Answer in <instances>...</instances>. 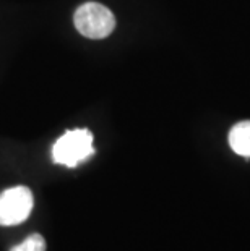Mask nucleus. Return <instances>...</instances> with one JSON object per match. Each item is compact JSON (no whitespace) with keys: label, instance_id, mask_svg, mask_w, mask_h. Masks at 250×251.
Wrapping results in <instances>:
<instances>
[{"label":"nucleus","instance_id":"3","mask_svg":"<svg viewBox=\"0 0 250 251\" xmlns=\"http://www.w3.org/2000/svg\"><path fill=\"white\" fill-rule=\"evenodd\" d=\"M33 193L26 186H13L0 193V226H18L29 217Z\"/></svg>","mask_w":250,"mask_h":251},{"label":"nucleus","instance_id":"5","mask_svg":"<svg viewBox=\"0 0 250 251\" xmlns=\"http://www.w3.org/2000/svg\"><path fill=\"white\" fill-rule=\"evenodd\" d=\"M10 251H46V240L39 233L29 235L23 243L13 247Z\"/></svg>","mask_w":250,"mask_h":251},{"label":"nucleus","instance_id":"2","mask_svg":"<svg viewBox=\"0 0 250 251\" xmlns=\"http://www.w3.org/2000/svg\"><path fill=\"white\" fill-rule=\"evenodd\" d=\"M75 28L78 33L89 39H103L108 37L115 28V18L112 12L98 2H86L77 8Z\"/></svg>","mask_w":250,"mask_h":251},{"label":"nucleus","instance_id":"4","mask_svg":"<svg viewBox=\"0 0 250 251\" xmlns=\"http://www.w3.org/2000/svg\"><path fill=\"white\" fill-rule=\"evenodd\" d=\"M229 144L239 156L250 157V122H241L229 133Z\"/></svg>","mask_w":250,"mask_h":251},{"label":"nucleus","instance_id":"1","mask_svg":"<svg viewBox=\"0 0 250 251\" xmlns=\"http://www.w3.org/2000/svg\"><path fill=\"white\" fill-rule=\"evenodd\" d=\"M93 154V135L84 128L67 131L52 146V161L65 167H77Z\"/></svg>","mask_w":250,"mask_h":251}]
</instances>
